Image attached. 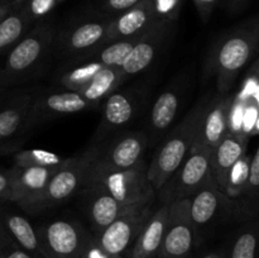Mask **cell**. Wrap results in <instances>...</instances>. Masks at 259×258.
I'll use <instances>...</instances> for the list:
<instances>
[{
  "instance_id": "cell-22",
  "label": "cell",
  "mask_w": 259,
  "mask_h": 258,
  "mask_svg": "<svg viewBox=\"0 0 259 258\" xmlns=\"http://www.w3.org/2000/svg\"><path fill=\"white\" fill-rule=\"evenodd\" d=\"M249 138L242 133H228L210 149V161L215 181L223 190L230 168L247 153Z\"/></svg>"
},
{
  "instance_id": "cell-32",
  "label": "cell",
  "mask_w": 259,
  "mask_h": 258,
  "mask_svg": "<svg viewBox=\"0 0 259 258\" xmlns=\"http://www.w3.org/2000/svg\"><path fill=\"white\" fill-rule=\"evenodd\" d=\"M258 190H259V148L254 151L250 156L249 163V175H248L247 185H245L244 192L240 199L247 200V206L250 211V202L253 206L257 207L258 205Z\"/></svg>"
},
{
  "instance_id": "cell-26",
  "label": "cell",
  "mask_w": 259,
  "mask_h": 258,
  "mask_svg": "<svg viewBox=\"0 0 259 258\" xmlns=\"http://www.w3.org/2000/svg\"><path fill=\"white\" fill-rule=\"evenodd\" d=\"M34 23L25 13L23 5L14 8L0 22V55L14 47Z\"/></svg>"
},
{
  "instance_id": "cell-19",
  "label": "cell",
  "mask_w": 259,
  "mask_h": 258,
  "mask_svg": "<svg viewBox=\"0 0 259 258\" xmlns=\"http://www.w3.org/2000/svg\"><path fill=\"white\" fill-rule=\"evenodd\" d=\"M233 98V93L209 94L192 147H205L211 149L225 134L229 133L228 119Z\"/></svg>"
},
{
  "instance_id": "cell-31",
  "label": "cell",
  "mask_w": 259,
  "mask_h": 258,
  "mask_svg": "<svg viewBox=\"0 0 259 258\" xmlns=\"http://www.w3.org/2000/svg\"><path fill=\"white\" fill-rule=\"evenodd\" d=\"M250 154L245 153L228 174L227 181L222 191L232 199H240L247 185L248 175H249Z\"/></svg>"
},
{
  "instance_id": "cell-34",
  "label": "cell",
  "mask_w": 259,
  "mask_h": 258,
  "mask_svg": "<svg viewBox=\"0 0 259 258\" xmlns=\"http://www.w3.org/2000/svg\"><path fill=\"white\" fill-rule=\"evenodd\" d=\"M258 100H247L244 104V111H243L242 126H240V133L247 136L248 138L255 136L258 133Z\"/></svg>"
},
{
  "instance_id": "cell-47",
  "label": "cell",
  "mask_w": 259,
  "mask_h": 258,
  "mask_svg": "<svg viewBox=\"0 0 259 258\" xmlns=\"http://www.w3.org/2000/svg\"><path fill=\"white\" fill-rule=\"evenodd\" d=\"M113 258H126V257H124V255H116V257H113Z\"/></svg>"
},
{
  "instance_id": "cell-29",
  "label": "cell",
  "mask_w": 259,
  "mask_h": 258,
  "mask_svg": "<svg viewBox=\"0 0 259 258\" xmlns=\"http://www.w3.org/2000/svg\"><path fill=\"white\" fill-rule=\"evenodd\" d=\"M70 157H62L45 149H19L14 152L13 166L17 167H45L58 168L68 161Z\"/></svg>"
},
{
  "instance_id": "cell-23",
  "label": "cell",
  "mask_w": 259,
  "mask_h": 258,
  "mask_svg": "<svg viewBox=\"0 0 259 258\" xmlns=\"http://www.w3.org/2000/svg\"><path fill=\"white\" fill-rule=\"evenodd\" d=\"M169 205L159 204L148 218L136 242L131 248L129 258H156L161 248L168 220Z\"/></svg>"
},
{
  "instance_id": "cell-21",
  "label": "cell",
  "mask_w": 259,
  "mask_h": 258,
  "mask_svg": "<svg viewBox=\"0 0 259 258\" xmlns=\"http://www.w3.org/2000/svg\"><path fill=\"white\" fill-rule=\"evenodd\" d=\"M157 20L159 19L154 13L152 0H142L111 19L108 29V42L138 37Z\"/></svg>"
},
{
  "instance_id": "cell-30",
  "label": "cell",
  "mask_w": 259,
  "mask_h": 258,
  "mask_svg": "<svg viewBox=\"0 0 259 258\" xmlns=\"http://www.w3.org/2000/svg\"><path fill=\"white\" fill-rule=\"evenodd\" d=\"M258 229L257 224L245 225L237 233L230 244L227 258H257Z\"/></svg>"
},
{
  "instance_id": "cell-6",
  "label": "cell",
  "mask_w": 259,
  "mask_h": 258,
  "mask_svg": "<svg viewBox=\"0 0 259 258\" xmlns=\"http://www.w3.org/2000/svg\"><path fill=\"white\" fill-rule=\"evenodd\" d=\"M96 151L98 147L91 146L78 156L70 157L65 164L53 172L35 207V214L63 204L81 189Z\"/></svg>"
},
{
  "instance_id": "cell-10",
  "label": "cell",
  "mask_w": 259,
  "mask_h": 258,
  "mask_svg": "<svg viewBox=\"0 0 259 258\" xmlns=\"http://www.w3.org/2000/svg\"><path fill=\"white\" fill-rule=\"evenodd\" d=\"M175 28L176 22L159 19L137 38L136 45L120 67L126 78L144 72L156 62L159 55L168 46Z\"/></svg>"
},
{
  "instance_id": "cell-5",
  "label": "cell",
  "mask_w": 259,
  "mask_h": 258,
  "mask_svg": "<svg viewBox=\"0 0 259 258\" xmlns=\"http://www.w3.org/2000/svg\"><path fill=\"white\" fill-rule=\"evenodd\" d=\"M88 177L103 185L114 199L126 206H148L156 199V192L147 177L144 161L124 171L101 168L91 162Z\"/></svg>"
},
{
  "instance_id": "cell-43",
  "label": "cell",
  "mask_w": 259,
  "mask_h": 258,
  "mask_svg": "<svg viewBox=\"0 0 259 258\" xmlns=\"http://www.w3.org/2000/svg\"><path fill=\"white\" fill-rule=\"evenodd\" d=\"M249 0H228V10L232 14H237V13L242 12L248 4Z\"/></svg>"
},
{
  "instance_id": "cell-33",
  "label": "cell",
  "mask_w": 259,
  "mask_h": 258,
  "mask_svg": "<svg viewBox=\"0 0 259 258\" xmlns=\"http://www.w3.org/2000/svg\"><path fill=\"white\" fill-rule=\"evenodd\" d=\"M60 3L62 2L61 0H25L22 5L30 20L33 23H38L45 20Z\"/></svg>"
},
{
  "instance_id": "cell-24",
  "label": "cell",
  "mask_w": 259,
  "mask_h": 258,
  "mask_svg": "<svg viewBox=\"0 0 259 258\" xmlns=\"http://www.w3.org/2000/svg\"><path fill=\"white\" fill-rule=\"evenodd\" d=\"M0 222L3 223L10 237L25 252L29 253L33 258H45L37 229L30 224L27 218L17 214V212L9 211L5 207H2L0 209Z\"/></svg>"
},
{
  "instance_id": "cell-20",
  "label": "cell",
  "mask_w": 259,
  "mask_h": 258,
  "mask_svg": "<svg viewBox=\"0 0 259 258\" xmlns=\"http://www.w3.org/2000/svg\"><path fill=\"white\" fill-rule=\"evenodd\" d=\"M39 90L27 89L14 94L0 106V144L15 141V136L24 132L28 115Z\"/></svg>"
},
{
  "instance_id": "cell-14",
  "label": "cell",
  "mask_w": 259,
  "mask_h": 258,
  "mask_svg": "<svg viewBox=\"0 0 259 258\" xmlns=\"http://www.w3.org/2000/svg\"><path fill=\"white\" fill-rule=\"evenodd\" d=\"M152 205L137 207L116 218L113 223L95 234L96 242L110 257L123 255L132 248L142 228L152 214Z\"/></svg>"
},
{
  "instance_id": "cell-4",
  "label": "cell",
  "mask_w": 259,
  "mask_h": 258,
  "mask_svg": "<svg viewBox=\"0 0 259 258\" xmlns=\"http://www.w3.org/2000/svg\"><path fill=\"white\" fill-rule=\"evenodd\" d=\"M210 185H218L212 175L210 148L192 147L189 156L164 182L156 197H158L159 204L169 205L190 199L199 190Z\"/></svg>"
},
{
  "instance_id": "cell-39",
  "label": "cell",
  "mask_w": 259,
  "mask_h": 258,
  "mask_svg": "<svg viewBox=\"0 0 259 258\" xmlns=\"http://www.w3.org/2000/svg\"><path fill=\"white\" fill-rule=\"evenodd\" d=\"M80 258H113L103 249V248L99 245V243L96 242L95 237L91 235L90 239L86 243L85 248H83L82 253H81Z\"/></svg>"
},
{
  "instance_id": "cell-35",
  "label": "cell",
  "mask_w": 259,
  "mask_h": 258,
  "mask_svg": "<svg viewBox=\"0 0 259 258\" xmlns=\"http://www.w3.org/2000/svg\"><path fill=\"white\" fill-rule=\"evenodd\" d=\"M0 258H33L8 233L0 222Z\"/></svg>"
},
{
  "instance_id": "cell-25",
  "label": "cell",
  "mask_w": 259,
  "mask_h": 258,
  "mask_svg": "<svg viewBox=\"0 0 259 258\" xmlns=\"http://www.w3.org/2000/svg\"><path fill=\"white\" fill-rule=\"evenodd\" d=\"M126 80L128 78L125 77L120 67H104L77 93L96 108L111 93L118 90L121 83Z\"/></svg>"
},
{
  "instance_id": "cell-42",
  "label": "cell",
  "mask_w": 259,
  "mask_h": 258,
  "mask_svg": "<svg viewBox=\"0 0 259 258\" xmlns=\"http://www.w3.org/2000/svg\"><path fill=\"white\" fill-rule=\"evenodd\" d=\"M22 146V142H18V139L12 142H8V143L0 144V156H5V154L14 153L18 149H20Z\"/></svg>"
},
{
  "instance_id": "cell-15",
  "label": "cell",
  "mask_w": 259,
  "mask_h": 258,
  "mask_svg": "<svg viewBox=\"0 0 259 258\" xmlns=\"http://www.w3.org/2000/svg\"><path fill=\"white\" fill-rule=\"evenodd\" d=\"M244 211L249 215L244 204L227 196L219 185H210L199 190L189 199V212L192 225L199 234L200 229L206 228L222 214H239Z\"/></svg>"
},
{
  "instance_id": "cell-28",
  "label": "cell",
  "mask_w": 259,
  "mask_h": 258,
  "mask_svg": "<svg viewBox=\"0 0 259 258\" xmlns=\"http://www.w3.org/2000/svg\"><path fill=\"white\" fill-rule=\"evenodd\" d=\"M138 37L132 38V39L110 40V42L104 43L101 47L96 48L93 52L70 61L94 60L96 62H100L105 67H121L124 60L129 55L133 46L136 45V40Z\"/></svg>"
},
{
  "instance_id": "cell-37",
  "label": "cell",
  "mask_w": 259,
  "mask_h": 258,
  "mask_svg": "<svg viewBox=\"0 0 259 258\" xmlns=\"http://www.w3.org/2000/svg\"><path fill=\"white\" fill-rule=\"evenodd\" d=\"M235 98L240 99L243 101H247L253 99L258 100V73H257V65H254L253 71L244 78L242 83V88L238 91V94H234Z\"/></svg>"
},
{
  "instance_id": "cell-13",
  "label": "cell",
  "mask_w": 259,
  "mask_h": 258,
  "mask_svg": "<svg viewBox=\"0 0 259 258\" xmlns=\"http://www.w3.org/2000/svg\"><path fill=\"white\" fill-rule=\"evenodd\" d=\"M186 91V80H176L169 88L162 91L152 104L146 131L148 148L156 147L171 131L184 105Z\"/></svg>"
},
{
  "instance_id": "cell-48",
  "label": "cell",
  "mask_w": 259,
  "mask_h": 258,
  "mask_svg": "<svg viewBox=\"0 0 259 258\" xmlns=\"http://www.w3.org/2000/svg\"><path fill=\"white\" fill-rule=\"evenodd\" d=\"M61 2H63V0H61Z\"/></svg>"
},
{
  "instance_id": "cell-41",
  "label": "cell",
  "mask_w": 259,
  "mask_h": 258,
  "mask_svg": "<svg viewBox=\"0 0 259 258\" xmlns=\"http://www.w3.org/2000/svg\"><path fill=\"white\" fill-rule=\"evenodd\" d=\"M10 176H12L10 168L0 169V209L4 207V205L8 202V195H9L10 187Z\"/></svg>"
},
{
  "instance_id": "cell-7",
  "label": "cell",
  "mask_w": 259,
  "mask_h": 258,
  "mask_svg": "<svg viewBox=\"0 0 259 258\" xmlns=\"http://www.w3.org/2000/svg\"><path fill=\"white\" fill-rule=\"evenodd\" d=\"M45 258H80L91 234L80 223L55 219L37 229Z\"/></svg>"
},
{
  "instance_id": "cell-36",
  "label": "cell",
  "mask_w": 259,
  "mask_h": 258,
  "mask_svg": "<svg viewBox=\"0 0 259 258\" xmlns=\"http://www.w3.org/2000/svg\"><path fill=\"white\" fill-rule=\"evenodd\" d=\"M185 0H152L154 13L158 19L176 22Z\"/></svg>"
},
{
  "instance_id": "cell-38",
  "label": "cell",
  "mask_w": 259,
  "mask_h": 258,
  "mask_svg": "<svg viewBox=\"0 0 259 258\" xmlns=\"http://www.w3.org/2000/svg\"><path fill=\"white\" fill-rule=\"evenodd\" d=\"M141 2L142 0H103L101 4H103V9L105 12L118 15L126 12Z\"/></svg>"
},
{
  "instance_id": "cell-1",
  "label": "cell",
  "mask_w": 259,
  "mask_h": 258,
  "mask_svg": "<svg viewBox=\"0 0 259 258\" xmlns=\"http://www.w3.org/2000/svg\"><path fill=\"white\" fill-rule=\"evenodd\" d=\"M257 18L247 20L217 38L207 52L205 75L214 76L218 93H232L239 73L252 62L258 51Z\"/></svg>"
},
{
  "instance_id": "cell-46",
  "label": "cell",
  "mask_w": 259,
  "mask_h": 258,
  "mask_svg": "<svg viewBox=\"0 0 259 258\" xmlns=\"http://www.w3.org/2000/svg\"><path fill=\"white\" fill-rule=\"evenodd\" d=\"M4 2H7L8 4H10L12 7L17 8V7H19V5H22L25 0H4Z\"/></svg>"
},
{
  "instance_id": "cell-17",
  "label": "cell",
  "mask_w": 259,
  "mask_h": 258,
  "mask_svg": "<svg viewBox=\"0 0 259 258\" xmlns=\"http://www.w3.org/2000/svg\"><path fill=\"white\" fill-rule=\"evenodd\" d=\"M57 168L45 167H10L8 202L18 205L23 211L35 214V207L45 192L47 182Z\"/></svg>"
},
{
  "instance_id": "cell-27",
  "label": "cell",
  "mask_w": 259,
  "mask_h": 258,
  "mask_svg": "<svg viewBox=\"0 0 259 258\" xmlns=\"http://www.w3.org/2000/svg\"><path fill=\"white\" fill-rule=\"evenodd\" d=\"M104 67L105 66L94 60L68 61L56 80L66 90L78 91Z\"/></svg>"
},
{
  "instance_id": "cell-45",
  "label": "cell",
  "mask_w": 259,
  "mask_h": 258,
  "mask_svg": "<svg viewBox=\"0 0 259 258\" xmlns=\"http://www.w3.org/2000/svg\"><path fill=\"white\" fill-rule=\"evenodd\" d=\"M200 258H227V255L222 252H209L205 253V254L201 255Z\"/></svg>"
},
{
  "instance_id": "cell-9",
  "label": "cell",
  "mask_w": 259,
  "mask_h": 258,
  "mask_svg": "<svg viewBox=\"0 0 259 258\" xmlns=\"http://www.w3.org/2000/svg\"><path fill=\"white\" fill-rule=\"evenodd\" d=\"M113 18H98L73 23L56 34L55 48L63 58L75 60L93 52L108 42V29Z\"/></svg>"
},
{
  "instance_id": "cell-3",
  "label": "cell",
  "mask_w": 259,
  "mask_h": 258,
  "mask_svg": "<svg viewBox=\"0 0 259 258\" xmlns=\"http://www.w3.org/2000/svg\"><path fill=\"white\" fill-rule=\"evenodd\" d=\"M207 98L209 95L200 99L182 120L172 126L166 137L157 144L158 148L154 152L151 163L147 166V177L156 195L189 156L196 138L200 118Z\"/></svg>"
},
{
  "instance_id": "cell-11",
  "label": "cell",
  "mask_w": 259,
  "mask_h": 258,
  "mask_svg": "<svg viewBox=\"0 0 259 258\" xmlns=\"http://www.w3.org/2000/svg\"><path fill=\"white\" fill-rule=\"evenodd\" d=\"M197 233L189 212V199L169 204L168 220L158 258H190L196 243Z\"/></svg>"
},
{
  "instance_id": "cell-44",
  "label": "cell",
  "mask_w": 259,
  "mask_h": 258,
  "mask_svg": "<svg viewBox=\"0 0 259 258\" xmlns=\"http://www.w3.org/2000/svg\"><path fill=\"white\" fill-rule=\"evenodd\" d=\"M13 9H14V7L8 4V3L4 2V0H0V22H2V20L5 18V15H7L9 12H12Z\"/></svg>"
},
{
  "instance_id": "cell-8",
  "label": "cell",
  "mask_w": 259,
  "mask_h": 258,
  "mask_svg": "<svg viewBox=\"0 0 259 258\" xmlns=\"http://www.w3.org/2000/svg\"><path fill=\"white\" fill-rule=\"evenodd\" d=\"M144 95L141 88L118 89L104 100L101 121L93 146L105 143L110 134L125 128L138 116L143 108Z\"/></svg>"
},
{
  "instance_id": "cell-12",
  "label": "cell",
  "mask_w": 259,
  "mask_h": 258,
  "mask_svg": "<svg viewBox=\"0 0 259 258\" xmlns=\"http://www.w3.org/2000/svg\"><path fill=\"white\" fill-rule=\"evenodd\" d=\"M98 147L93 164L106 169L124 171L138 166L148 149L146 132H125L119 134L110 143Z\"/></svg>"
},
{
  "instance_id": "cell-16",
  "label": "cell",
  "mask_w": 259,
  "mask_h": 258,
  "mask_svg": "<svg viewBox=\"0 0 259 258\" xmlns=\"http://www.w3.org/2000/svg\"><path fill=\"white\" fill-rule=\"evenodd\" d=\"M95 106L89 103L77 91H56V93H38L28 115L24 132L32 131L35 125L46 123L51 119L70 114L90 110Z\"/></svg>"
},
{
  "instance_id": "cell-18",
  "label": "cell",
  "mask_w": 259,
  "mask_h": 258,
  "mask_svg": "<svg viewBox=\"0 0 259 258\" xmlns=\"http://www.w3.org/2000/svg\"><path fill=\"white\" fill-rule=\"evenodd\" d=\"M80 190L82 192L85 211L88 214L95 234L100 233L104 228L108 227L110 223H113L120 215L137 209V207L120 204L118 200H115L109 194V191L103 185L99 184L95 180L89 179L88 176H86L85 182Z\"/></svg>"
},
{
  "instance_id": "cell-40",
  "label": "cell",
  "mask_w": 259,
  "mask_h": 258,
  "mask_svg": "<svg viewBox=\"0 0 259 258\" xmlns=\"http://www.w3.org/2000/svg\"><path fill=\"white\" fill-rule=\"evenodd\" d=\"M192 2H194L201 19L204 22H207L210 17H211L214 9L217 8L219 0H192Z\"/></svg>"
},
{
  "instance_id": "cell-2",
  "label": "cell",
  "mask_w": 259,
  "mask_h": 258,
  "mask_svg": "<svg viewBox=\"0 0 259 258\" xmlns=\"http://www.w3.org/2000/svg\"><path fill=\"white\" fill-rule=\"evenodd\" d=\"M57 29L42 20L32 25L22 39L8 51L0 68V90L27 82L47 63L55 48Z\"/></svg>"
}]
</instances>
